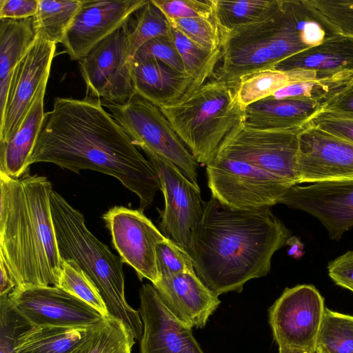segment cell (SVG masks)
I'll list each match as a JSON object with an SVG mask.
<instances>
[{"label": "cell", "mask_w": 353, "mask_h": 353, "mask_svg": "<svg viewBox=\"0 0 353 353\" xmlns=\"http://www.w3.org/2000/svg\"><path fill=\"white\" fill-rule=\"evenodd\" d=\"M42 162L77 174L90 170L112 176L139 197L143 212L161 190L152 163L105 110L101 99L90 95L54 99L28 164Z\"/></svg>", "instance_id": "obj_1"}, {"label": "cell", "mask_w": 353, "mask_h": 353, "mask_svg": "<svg viewBox=\"0 0 353 353\" xmlns=\"http://www.w3.org/2000/svg\"><path fill=\"white\" fill-rule=\"evenodd\" d=\"M290 232L271 207L244 210L212 196L203 202L192 261L202 283L217 296L241 292L250 279L266 276Z\"/></svg>", "instance_id": "obj_2"}, {"label": "cell", "mask_w": 353, "mask_h": 353, "mask_svg": "<svg viewBox=\"0 0 353 353\" xmlns=\"http://www.w3.org/2000/svg\"><path fill=\"white\" fill-rule=\"evenodd\" d=\"M51 183L0 173V261L15 288L58 287L61 270L50 208Z\"/></svg>", "instance_id": "obj_3"}, {"label": "cell", "mask_w": 353, "mask_h": 353, "mask_svg": "<svg viewBox=\"0 0 353 353\" xmlns=\"http://www.w3.org/2000/svg\"><path fill=\"white\" fill-rule=\"evenodd\" d=\"M339 32L310 0H276L265 17L222 37V57L214 77L237 83Z\"/></svg>", "instance_id": "obj_4"}, {"label": "cell", "mask_w": 353, "mask_h": 353, "mask_svg": "<svg viewBox=\"0 0 353 353\" xmlns=\"http://www.w3.org/2000/svg\"><path fill=\"white\" fill-rule=\"evenodd\" d=\"M50 208L61 259L74 262L90 277L110 316L122 321L140 340L143 323L139 312L127 302L121 257L90 231L83 214L53 190Z\"/></svg>", "instance_id": "obj_5"}, {"label": "cell", "mask_w": 353, "mask_h": 353, "mask_svg": "<svg viewBox=\"0 0 353 353\" xmlns=\"http://www.w3.org/2000/svg\"><path fill=\"white\" fill-rule=\"evenodd\" d=\"M236 84L213 77L190 95L159 107L198 163L206 165L244 125Z\"/></svg>", "instance_id": "obj_6"}, {"label": "cell", "mask_w": 353, "mask_h": 353, "mask_svg": "<svg viewBox=\"0 0 353 353\" xmlns=\"http://www.w3.org/2000/svg\"><path fill=\"white\" fill-rule=\"evenodd\" d=\"M101 101L136 146L171 163L199 186V163L158 106L137 93L120 104Z\"/></svg>", "instance_id": "obj_7"}, {"label": "cell", "mask_w": 353, "mask_h": 353, "mask_svg": "<svg viewBox=\"0 0 353 353\" xmlns=\"http://www.w3.org/2000/svg\"><path fill=\"white\" fill-rule=\"evenodd\" d=\"M206 173L212 196L237 209L271 207L291 186L251 164L217 155L206 165Z\"/></svg>", "instance_id": "obj_8"}, {"label": "cell", "mask_w": 353, "mask_h": 353, "mask_svg": "<svg viewBox=\"0 0 353 353\" xmlns=\"http://www.w3.org/2000/svg\"><path fill=\"white\" fill-rule=\"evenodd\" d=\"M303 129L265 130L243 125L221 145L216 155L248 163L291 186L297 185L299 135Z\"/></svg>", "instance_id": "obj_9"}, {"label": "cell", "mask_w": 353, "mask_h": 353, "mask_svg": "<svg viewBox=\"0 0 353 353\" xmlns=\"http://www.w3.org/2000/svg\"><path fill=\"white\" fill-rule=\"evenodd\" d=\"M143 151L158 172L165 199V208L160 211V228L166 238L192 259L203 214L200 188L171 163L150 151Z\"/></svg>", "instance_id": "obj_10"}, {"label": "cell", "mask_w": 353, "mask_h": 353, "mask_svg": "<svg viewBox=\"0 0 353 353\" xmlns=\"http://www.w3.org/2000/svg\"><path fill=\"white\" fill-rule=\"evenodd\" d=\"M128 22L78 61L86 95L120 104L136 93L132 80Z\"/></svg>", "instance_id": "obj_11"}, {"label": "cell", "mask_w": 353, "mask_h": 353, "mask_svg": "<svg viewBox=\"0 0 353 353\" xmlns=\"http://www.w3.org/2000/svg\"><path fill=\"white\" fill-rule=\"evenodd\" d=\"M325 310L324 299L314 286L285 288L269 308V323L279 347L316 352Z\"/></svg>", "instance_id": "obj_12"}, {"label": "cell", "mask_w": 353, "mask_h": 353, "mask_svg": "<svg viewBox=\"0 0 353 353\" xmlns=\"http://www.w3.org/2000/svg\"><path fill=\"white\" fill-rule=\"evenodd\" d=\"M8 297L31 326L92 327L105 319L83 301L53 285L14 288Z\"/></svg>", "instance_id": "obj_13"}, {"label": "cell", "mask_w": 353, "mask_h": 353, "mask_svg": "<svg viewBox=\"0 0 353 353\" xmlns=\"http://www.w3.org/2000/svg\"><path fill=\"white\" fill-rule=\"evenodd\" d=\"M112 242L123 263L136 271L140 281H159L156 245L165 236L140 210L114 206L102 216Z\"/></svg>", "instance_id": "obj_14"}, {"label": "cell", "mask_w": 353, "mask_h": 353, "mask_svg": "<svg viewBox=\"0 0 353 353\" xmlns=\"http://www.w3.org/2000/svg\"><path fill=\"white\" fill-rule=\"evenodd\" d=\"M279 203L318 219L330 239L339 240L353 226V179L290 186Z\"/></svg>", "instance_id": "obj_15"}, {"label": "cell", "mask_w": 353, "mask_h": 353, "mask_svg": "<svg viewBox=\"0 0 353 353\" xmlns=\"http://www.w3.org/2000/svg\"><path fill=\"white\" fill-rule=\"evenodd\" d=\"M56 46L37 35L16 66L4 109L0 113V143L9 140L19 128L40 85L49 78Z\"/></svg>", "instance_id": "obj_16"}, {"label": "cell", "mask_w": 353, "mask_h": 353, "mask_svg": "<svg viewBox=\"0 0 353 353\" xmlns=\"http://www.w3.org/2000/svg\"><path fill=\"white\" fill-rule=\"evenodd\" d=\"M148 0H83L62 45L71 60L79 61L127 23Z\"/></svg>", "instance_id": "obj_17"}, {"label": "cell", "mask_w": 353, "mask_h": 353, "mask_svg": "<svg viewBox=\"0 0 353 353\" xmlns=\"http://www.w3.org/2000/svg\"><path fill=\"white\" fill-rule=\"evenodd\" d=\"M298 184L353 179V143L305 124L299 135Z\"/></svg>", "instance_id": "obj_18"}, {"label": "cell", "mask_w": 353, "mask_h": 353, "mask_svg": "<svg viewBox=\"0 0 353 353\" xmlns=\"http://www.w3.org/2000/svg\"><path fill=\"white\" fill-rule=\"evenodd\" d=\"M143 323L140 353H204L192 327L179 321L164 305L154 285L139 289Z\"/></svg>", "instance_id": "obj_19"}, {"label": "cell", "mask_w": 353, "mask_h": 353, "mask_svg": "<svg viewBox=\"0 0 353 353\" xmlns=\"http://www.w3.org/2000/svg\"><path fill=\"white\" fill-rule=\"evenodd\" d=\"M167 308L190 327L203 328L221 303L194 271L159 279L152 284Z\"/></svg>", "instance_id": "obj_20"}, {"label": "cell", "mask_w": 353, "mask_h": 353, "mask_svg": "<svg viewBox=\"0 0 353 353\" xmlns=\"http://www.w3.org/2000/svg\"><path fill=\"white\" fill-rule=\"evenodd\" d=\"M132 80L135 92L159 108L180 100L192 83L186 73L152 58L133 59Z\"/></svg>", "instance_id": "obj_21"}, {"label": "cell", "mask_w": 353, "mask_h": 353, "mask_svg": "<svg viewBox=\"0 0 353 353\" xmlns=\"http://www.w3.org/2000/svg\"><path fill=\"white\" fill-rule=\"evenodd\" d=\"M49 78L40 85L19 128L7 141L0 143V173L19 178L29 171L32 155L43 125L44 96Z\"/></svg>", "instance_id": "obj_22"}, {"label": "cell", "mask_w": 353, "mask_h": 353, "mask_svg": "<svg viewBox=\"0 0 353 353\" xmlns=\"http://www.w3.org/2000/svg\"><path fill=\"white\" fill-rule=\"evenodd\" d=\"M323 106L313 101L269 97L245 108L244 125L265 130L303 128Z\"/></svg>", "instance_id": "obj_23"}, {"label": "cell", "mask_w": 353, "mask_h": 353, "mask_svg": "<svg viewBox=\"0 0 353 353\" xmlns=\"http://www.w3.org/2000/svg\"><path fill=\"white\" fill-rule=\"evenodd\" d=\"M274 68L283 71L303 69L327 76L353 72V37L339 33L281 61Z\"/></svg>", "instance_id": "obj_24"}, {"label": "cell", "mask_w": 353, "mask_h": 353, "mask_svg": "<svg viewBox=\"0 0 353 353\" xmlns=\"http://www.w3.org/2000/svg\"><path fill=\"white\" fill-rule=\"evenodd\" d=\"M0 113L4 109L13 72L37 38L33 17L0 19Z\"/></svg>", "instance_id": "obj_25"}, {"label": "cell", "mask_w": 353, "mask_h": 353, "mask_svg": "<svg viewBox=\"0 0 353 353\" xmlns=\"http://www.w3.org/2000/svg\"><path fill=\"white\" fill-rule=\"evenodd\" d=\"M331 77L303 69L283 71L272 68L243 77L237 83L236 91L240 103L246 108L289 85Z\"/></svg>", "instance_id": "obj_26"}, {"label": "cell", "mask_w": 353, "mask_h": 353, "mask_svg": "<svg viewBox=\"0 0 353 353\" xmlns=\"http://www.w3.org/2000/svg\"><path fill=\"white\" fill-rule=\"evenodd\" d=\"M97 325L92 327L31 326L19 337L15 353H68Z\"/></svg>", "instance_id": "obj_27"}, {"label": "cell", "mask_w": 353, "mask_h": 353, "mask_svg": "<svg viewBox=\"0 0 353 353\" xmlns=\"http://www.w3.org/2000/svg\"><path fill=\"white\" fill-rule=\"evenodd\" d=\"M170 37L181 57L185 72L192 79V83L183 97H185L214 77L222 50L207 49L172 26Z\"/></svg>", "instance_id": "obj_28"}, {"label": "cell", "mask_w": 353, "mask_h": 353, "mask_svg": "<svg viewBox=\"0 0 353 353\" xmlns=\"http://www.w3.org/2000/svg\"><path fill=\"white\" fill-rule=\"evenodd\" d=\"M83 3V0H39L33 17L37 35L56 44L62 43Z\"/></svg>", "instance_id": "obj_29"}, {"label": "cell", "mask_w": 353, "mask_h": 353, "mask_svg": "<svg viewBox=\"0 0 353 353\" xmlns=\"http://www.w3.org/2000/svg\"><path fill=\"white\" fill-rule=\"evenodd\" d=\"M135 340L122 321L110 316L68 353H132Z\"/></svg>", "instance_id": "obj_30"}, {"label": "cell", "mask_w": 353, "mask_h": 353, "mask_svg": "<svg viewBox=\"0 0 353 353\" xmlns=\"http://www.w3.org/2000/svg\"><path fill=\"white\" fill-rule=\"evenodd\" d=\"M276 0H214V19L221 37L265 17Z\"/></svg>", "instance_id": "obj_31"}, {"label": "cell", "mask_w": 353, "mask_h": 353, "mask_svg": "<svg viewBox=\"0 0 353 353\" xmlns=\"http://www.w3.org/2000/svg\"><path fill=\"white\" fill-rule=\"evenodd\" d=\"M316 353H353V316L325 307Z\"/></svg>", "instance_id": "obj_32"}, {"label": "cell", "mask_w": 353, "mask_h": 353, "mask_svg": "<svg viewBox=\"0 0 353 353\" xmlns=\"http://www.w3.org/2000/svg\"><path fill=\"white\" fill-rule=\"evenodd\" d=\"M352 76V71H344L328 78L295 83L277 90L270 97L309 100L324 105L345 87Z\"/></svg>", "instance_id": "obj_33"}, {"label": "cell", "mask_w": 353, "mask_h": 353, "mask_svg": "<svg viewBox=\"0 0 353 353\" xmlns=\"http://www.w3.org/2000/svg\"><path fill=\"white\" fill-rule=\"evenodd\" d=\"M132 29L128 37L130 55L133 61L138 50L147 42L158 37H170L171 25L163 12L152 1L137 12Z\"/></svg>", "instance_id": "obj_34"}, {"label": "cell", "mask_w": 353, "mask_h": 353, "mask_svg": "<svg viewBox=\"0 0 353 353\" xmlns=\"http://www.w3.org/2000/svg\"><path fill=\"white\" fill-rule=\"evenodd\" d=\"M58 287L89 305L105 319L111 316L95 284L74 262L61 260Z\"/></svg>", "instance_id": "obj_35"}, {"label": "cell", "mask_w": 353, "mask_h": 353, "mask_svg": "<svg viewBox=\"0 0 353 353\" xmlns=\"http://www.w3.org/2000/svg\"><path fill=\"white\" fill-rule=\"evenodd\" d=\"M168 22L200 46L212 50L221 49V34L214 16L177 19Z\"/></svg>", "instance_id": "obj_36"}, {"label": "cell", "mask_w": 353, "mask_h": 353, "mask_svg": "<svg viewBox=\"0 0 353 353\" xmlns=\"http://www.w3.org/2000/svg\"><path fill=\"white\" fill-rule=\"evenodd\" d=\"M30 327L14 309L8 296H0V353H15L19 337Z\"/></svg>", "instance_id": "obj_37"}, {"label": "cell", "mask_w": 353, "mask_h": 353, "mask_svg": "<svg viewBox=\"0 0 353 353\" xmlns=\"http://www.w3.org/2000/svg\"><path fill=\"white\" fill-rule=\"evenodd\" d=\"M156 262L159 279L194 271L191 256L166 237L156 245Z\"/></svg>", "instance_id": "obj_38"}, {"label": "cell", "mask_w": 353, "mask_h": 353, "mask_svg": "<svg viewBox=\"0 0 353 353\" xmlns=\"http://www.w3.org/2000/svg\"><path fill=\"white\" fill-rule=\"evenodd\" d=\"M168 21L214 16V0H152Z\"/></svg>", "instance_id": "obj_39"}, {"label": "cell", "mask_w": 353, "mask_h": 353, "mask_svg": "<svg viewBox=\"0 0 353 353\" xmlns=\"http://www.w3.org/2000/svg\"><path fill=\"white\" fill-rule=\"evenodd\" d=\"M134 57L155 59L181 73H185L181 57L170 37L152 39L138 50Z\"/></svg>", "instance_id": "obj_40"}, {"label": "cell", "mask_w": 353, "mask_h": 353, "mask_svg": "<svg viewBox=\"0 0 353 353\" xmlns=\"http://www.w3.org/2000/svg\"><path fill=\"white\" fill-rule=\"evenodd\" d=\"M341 33L353 37V0H310Z\"/></svg>", "instance_id": "obj_41"}, {"label": "cell", "mask_w": 353, "mask_h": 353, "mask_svg": "<svg viewBox=\"0 0 353 353\" xmlns=\"http://www.w3.org/2000/svg\"><path fill=\"white\" fill-rule=\"evenodd\" d=\"M306 124L353 143V118L321 111Z\"/></svg>", "instance_id": "obj_42"}, {"label": "cell", "mask_w": 353, "mask_h": 353, "mask_svg": "<svg viewBox=\"0 0 353 353\" xmlns=\"http://www.w3.org/2000/svg\"><path fill=\"white\" fill-rule=\"evenodd\" d=\"M330 277L338 285L353 292V251H349L330 262Z\"/></svg>", "instance_id": "obj_43"}, {"label": "cell", "mask_w": 353, "mask_h": 353, "mask_svg": "<svg viewBox=\"0 0 353 353\" xmlns=\"http://www.w3.org/2000/svg\"><path fill=\"white\" fill-rule=\"evenodd\" d=\"M39 0H0V19H25L35 15Z\"/></svg>", "instance_id": "obj_44"}, {"label": "cell", "mask_w": 353, "mask_h": 353, "mask_svg": "<svg viewBox=\"0 0 353 353\" xmlns=\"http://www.w3.org/2000/svg\"><path fill=\"white\" fill-rule=\"evenodd\" d=\"M322 112L353 118V76L345 87L323 106Z\"/></svg>", "instance_id": "obj_45"}, {"label": "cell", "mask_w": 353, "mask_h": 353, "mask_svg": "<svg viewBox=\"0 0 353 353\" xmlns=\"http://www.w3.org/2000/svg\"><path fill=\"white\" fill-rule=\"evenodd\" d=\"M0 296H8L15 288V285L4 263L0 261Z\"/></svg>", "instance_id": "obj_46"}, {"label": "cell", "mask_w": 353, "mask_h": 353, "mask_svg": "<svg viewBox=\"0 0 353 353\" xmlns=\"http://www.w3.org/2000/svg\"><path fill=\"white\" fill-rule=\"evenodd\" d=\"M285 244L290 246L288 253L292 257L296 259L303 254V245L297 237H289Z\"/></svg>", "instance_id": "obj_47"}, {"label": "cell", "mask_w": 353, "mask_h": 353, "mask_svg": "<svg viewBox=\"0 0 353 353\" xmlns=\"http://www.w3.org/2000/svg\"><path fill=\"white\" fill-rule=\"evenodd\" d=\"M279 353H316L315 351L304 348L279 346Z\"/></svg>", "instance_id": "obj_48"}]
</instances>
